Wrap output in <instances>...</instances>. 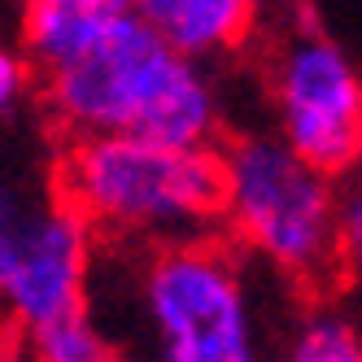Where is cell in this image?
<instances>
[{
  "instance_id": "obj_6",
  "label": "cell",
  "mask_w": 362,
  "mask_h": 362,
  "mask_svg": "<svg viewBox=\"0 0 362 362\" xmlns=\"http://www.w3.org/2000/svg\"><path fill=\"white\" fill-rule=\"evenodd\" d=\"M96 275V227L74 210L70 201L35 205V218L27 231L13 275L0 288V310L31 332L40 323H53L70 310H83L92 297Z\"/></svg>"
},
{
  "instance_id": "obj_11",
  "label": "cell",
  "mask_w": 362,
  "mask_h": 362,
  "mask_svg": "<svg viewBox=\"0 0 362 362\" xmlns=\"http://www.w3.org/2000/svg\"><path fill=\"white\" fill-rule=\"evenodd\" d=\"M31 218H35V201L13 184H0V288L13 275V262H18L22 245H27Z\"/></svg>"
},
{
  "instance_id": "obj_5",
  "label": "cell",
  "mask_w": 362,
  "mask_h": 362,
  "mask_svg": "<svg viewBox=\"0 0 362 362\" xmlns=\"http://www.w3.org/2000/svg\"><path fill=\"white\" fill-rule=\"evenodd\" d=\"M267 100L305 162L336 179L362 166V66L341 40L293 22L267 53Z\"/></svg>"
},
{
  "instance_id": "obj_9",
  "label": "cell",
  "mask_w": 362,
  "mask_h": 362,
  "mask_svg": "<svg viewBox=\"0 0 362 362\" xmlns=\"http://www.w3.org/2000/svg\"><path fill=\"white\" fill-rule=\"evenodd\" d=\"M27 354H31V362H122L118 341L110 336V327L92 315V305L31 327L27 332Z\"/></svg>"
},
{
  "instance_id": "obj_1",
  "label": "cell",
  "mask_w": 362,
  "mask_h": 362,
  "mask_svg": "<svg viewBox=\"0 0 362 362\" xmlns=\"http://www.w3.org/2000/svg\"><path fill=\"white\" fill-rule=\"evenodd\" d=\"M44 105L66 136L132 132L166 144H214L223 136L214 74L166 44L132 5L110 13L88 57L44 74Z\"/></svg>"
},
{
  "instance_id": "obj_4",
  "label": "cell",
  "mask_w": 362,
  "mask_h": 362,
  "mask_svg": "<svg viewBox=\"0 0 362 362\" xmlns=\"http://www.w3.org/2000/svg\"><path fill=\"white\" fill-rule=\"evenodd\" d=\"M223 231L279 279L315 284L336 267V175L305 162L279 132H240L223 148Z\"/></svg>"
},
{
  "instance_id": "obj_10",
  "label": "cell",
  "mask_w": 362,
  "mask_h": 362,
  "mask_svg": "<svg viewBox=\"0 0 362 362\" xmlns=\"http://www.w3.org/2000/svg\"><path fill=\"white\" fill-rule=\"evenodd\" d=\"M279 362H362L358 323L341 310H310L284 341Z\"/></svg>"
},
{
  "instance_id": "obj_2",
  "label": "cell",
  "mask_w": 362,
  "mask_h": 362,
  "mask_svg": "<svg viewBox=\"0 0 362 362\" xmlns=\"http://www.w3.org/2000/svg\"><path fill=\"white\" fill-rule=\"evenodd\" d=\"M57 197L118 245L197 240L223 231V158L218 144H166L132 132L70 136Z\"/></svg>"
},
{
  "instance_id": "obj_13",
  "label": "cell",
  "mask_w": 362,
  "mask_h": 362,
  "mask_svg": "<svg viewBox=\"0 0 362 362\" xmlns=\"http://www.w3.org/2000/svg\"><path fill=\"white\" fill-rule=\"evenodd\" d=\"M31 79H35V66L22 53V44L18 48L0 44V122H9L22 110V100L31 92Z\"/></svg>"
},
{
  "instance_id": "obj_3",
  "label": "cell",
  "mask_w": 362,
  "mask_h": 362,
  "mask_svg": "<svg viewBox=\"0 0 362 362\" xmlns=\"http://www.w3.org/2000/svg\"><path fill=\"white\" fill-rule=\"evenodd\" d=\"M132 257V319L144 362H267L262 310L231 240L122 245Z\"/></svg>"
},
{
  "instance_id": "obj_7",
  "label": "cell",
  "mask_w": 362,
  "mask_h": 362,
  "mask_svg": "<svg viewBox=\"0 0 362 362\" xmlns=\"http://www.w3.org/2000/svg\"><path fill=\"white\" fill-rule=\"evenodd\" d=\"M153 31L197 62L245 48L267 13V0H127Z\"/></svg>"
},
{
  "instance_id": "obj_8",
  "label": "cell",
  "mask_w": 362,
  "mask_h": 362,
  "mask_svg": "<svg viewBox=\"0 0 362 362\" xmlns=\"http://www.w3.org/2000/svg\"><path fill=\"white\" fill-rule=\"evenodd\" d=\"M118 5H74V0H31L22 9V53L31 57L35 74H57L88 57L105 35L110 13Z\"/></svg>"
},
{
  "instance_id": "obj_12",
  "label": "cell",
  "mask_w": 362,
  "mask_h": 362,
  "mask_svg": "<svg viewBox=\"0 0 362 362\" xmlns=\"http://www.w3.org/2000/svg\"><path fill=\"white\" fill-rule=\"evenodd\" d=\"M336 267L362 284V166L358 179L341 192V214H336Z\"/></svg>"
},
{
  "instance_id": "obj_15",
  "label": "cell",
  "mask_w": 362,
  "mask_h": 362,
  "mask_svg": "<svg viewBox=\"0 0 362 362\" xmlns=\"http://www.w3.org/2000/svg\"><path fill=\"white\" fill-rule=\"evenodd\" d=\"M354 323H358V341H362V315H358V319H354Z\"/></svg>"
},
{
  "instance_id": "obj_14",
  "label": "cell",
  "mask_w": 362,
  "mask_h": 362,
  "mask_svg": "<svg viewBox=\"0 0 362 362\" xmlns=\"http://www.w3.org/2000/svg\"><path fill=\"white\" fill-rule=\"evenodd\" d=\"M31 5V0H27ZM74 5H127V0H74Z\"/></svg>"
}]
</instances>
